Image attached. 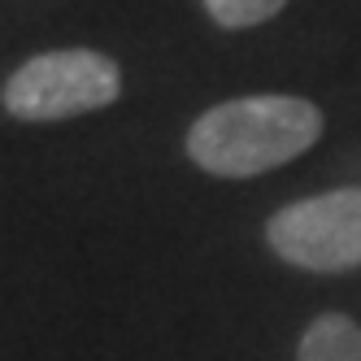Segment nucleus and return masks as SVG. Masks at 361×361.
Listing matches in <instances>:
<instances>
[{
  "mask_svg": "<svg viewBox=\"0 0 361 361\" xmlns=\"http://www.w3.org/2000/svg\"><path fill=\"white\" fill-rule=\"evenodd\" d=\"M322 114L300 96H244L214 105L188 131V157L222 178H252L314 148Z\"/></svg>",
  "mask_w": 361,
  "mask_h": 361,
  "instance_id": "f257e3e1",
  "label": "nucleus"
},
{
  "mask_svg": "<svg viewBox=\"0 0 361 361\" xmlns=\"http://www.w3.org/2000/svg\"><path fill=\"white\" fill-rule=\"evenodd\" d=\"M122 92L118 61L92 48H57L18 66L5 83V109L22 122H61L114 105Z\"/></svg>",
  "mask_w": 361,
  "mask_h": 361,
  "instance_id": "f03ea898",
  "label": "nucleus"
},
{
  "mask_svg": "<svg viewBox=\"0 0 361 361\" xmlns=\"http://www.w3.org/2000/svg\"><path fill=\"white\" fill-rule=\"evenodd\" d=\"M270 248L300 270L340 274L361 266V188L296 200L266 222Z\"/></svg>",
  "mask_w": 361,
  "mask_h": 361,
  "instance_id": "7ed1b4c3",
  "label": "nucleus"
},
{
  "mask_svg": "<svg viewBox=\"0 0 361 361\" xmlns=\"http://www.w3.org/2000/svg\"><path fill=\"white\" fill-rule=\"evenodd\" d=\"M296 361H361V326L344 314H322L305 326Z\"/></svg>",
  "mask_w": 361,
  "mask_h": 361,
  "instance_id": "20e7f679",
  "label": "nucleus"
},
{
  "mask_svg": "<svg viewBox=\"0 0 361 361\" xmlns=\"http://www.w3.org/2000/svg\"><path fill=\"white\" fill-rule=\"evenodd\" d=\"M283 5H288V0H204L209 18L218 22V27H226V31L262 27V22H270Z\"/></svg>",
  "mask_w": 361,
  "mask_h": 361,
  "instance_id": "39448f33",
  "label": "nucleus"
}]
</instances>
